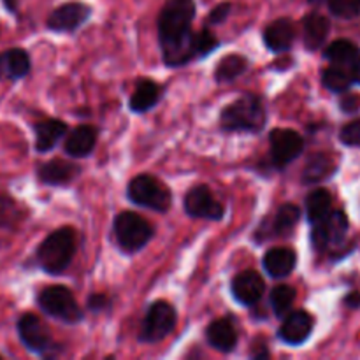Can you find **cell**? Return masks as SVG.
<instances>
[{
    "instance_id": "obj_1",
    "label": "cell",
    "mask_w": 360,
    "mask_h": 360,
    "mask_svg": "<svg viewBox=\"0 0 360 360\" xmlns=\"http://www.w3.org/2000/svg\"><path fill=\"white\" fill-rule=\"evenodd\" d=\"M193 18H195L193 0H167L158 16V37L162 48L178 44L190 37Z\"/></svg>"
},
{
    "instance_id": "obj_2",
    "label": "cell",
    "mask_w": 360,
    "mask_h": 360,
    "mask_svg": "<svg viewBox=\"0 0 360 360\" xmlns=\"http://www.w3.org/2000/svg\"><path fill=\"white\" fill-rule=\"evenodd\" d=\"M266 118L260 97L246 94L221 111L220 127L227 132H259L266 125Z\"/></svg>"
},
{
    "instance_id": "obj_3",
    "label": "cell",
    "mask_w": 360,
    "mask_h": 360,
    "mask_svg": "<svg viewBox=\"0 0 360 360\" xmlns=\"http://www.w3.org/2000/svg\"><path fill=\"white\" fill-rule=\"evenodd\" d=\"M76 253V231L62 227L53 231L37 248L39 266L49 274H60L70 266Z\"/></svg>"
},
{
    "instance_id": "obj_4",
    "label": "cell",
    "mask_w": 360,
    "mask_h": 360,
    "mask_svg": "<svg viewBox=\"0 0 360 360\" xmlns=\"http://www.w3.org/2000/svg\"><path fill=\"white\" fill-rule=\"evenodd\" d=\"M115 236L123 252L136 253L150 243L153 238V229L137 213L123 211L115 218Z\"/></svg>"
},
{
    "instance_id": "obj_5",
    "label": "cell",
    "mask_w": 360,
    "mask_h": 360,
    "mask_svg": "<svg viewBox=\"0 0 360 360\" xmlns=\"http://www.w3.org/2000/svg\"><path fill=\"white\" fill-rule=\"evenodd\" d=\"M39 306L46 315L65 323H77L83 320V311L72 292L63 285H53L44 288L37 297Z\"/></svg>"
},
{
    "instance_id": "obj_6",
    "label": "cell",
    "mask_w": 360,
    "mask_h": 360,
    "mask_svg": "<svg viewBox=\"0 0 360 360\" xmlns=\"http://www.w3.org/2000/svg\"><path fill=\"white\" fill-rule=\"evenodd\" d=\"M127 195L137 206L148 207L153 211H167L171 207L172 195L155 176L139 174L129 183Z\"/></svg>"
},
{
    "instance_id": "obj_7",
    "label": "cell",
    "mask_w": 360,
    "mask_h": 360,
    "mask_svg": "<svg viewBox=\"0 0 360 360\" xmlns=\"http://www.w3.org/2000/svg\"><path fill=\"white\" fill-rule=\"evenodd\" d=\"M174 326L176 309L167 301H155L144 316L139 340L144 343H158L172 333Z\"/></svg>"
},
{
    "instance_id": "obj_8",
    "label": "cell",
    "mask_w": 360,
    "mask_h": 360,
    "mask_svg": "<svg viewBox=\"0 0 360 360\" xmlns=\"http://www.w3.org/2000/svg\"><path fill=\"white\" fill-rule=\"evenodd\" d=\"M185 211L192 218H204V220L213 221L221 220L225 214L224 204L214 199L207 185H197L186 192Z\"/></svg>"
},
{
    "instance_id": "obj_9",
    "label": "cell",
    "mask_w": 360,
    "mask_h": 360,
    "mask_svg": "<svg viewBox=\"0 0 360 360\" xmlns=\"http://www.w3.org/2000/svg\"><path fill=\"white\" fill-rule=\"evenodd\" d=\"M271 158L276 167H287L304 150V139L299 132L290 129H274L269 134Z\"/></svg>"
},
{
    "instance_id": "obj_10",
    "label": "cell",
    "mask_w": 360,
    "mask_h": 360,
    "mask_svg": "<svg viewBox=\"0 0 360 360\" xmlns=\"http://www.w3.org/2000/svg\"><path fill=\"white\" fill-rule=\"evenodd\" d=\"M348 232V218L343 211H330L322 221L313 225V245L316 250L340 246Z\"/></svg>"
},
{
    "instance_id": "obj_11",
    "label": "cell",
    "mask_w": 360,
    "mask_h": 360,
    "mask_svg": "<svg viewBox=\"0 0 360 360\" xmlns=\"http://www.w3.org/2000/svg\"><path fill=\"white\" fill-rule=\"evenodd\" d=\"M18 334L25 347L37 355H46L53 350L51 338L46 333L44 326L34 313H25L18 320Z\"/></svg>"
},
{
    "instance_id": "obj_12",
    "label": "cell",
    "mask_w": 360,
    "mask_h": 360,
    "mask_svg": "<svg viewBox=\"0 0 360 360\" xmlns=\"http://www.w3.org/2000/svg\"><path fill=\"white\" fill-rule=\"evenodd\" d=\"M91 16L90 6L81 2H69L56 7L48 18V28L55 32H74Z\"/></svg>"
},
{
    "instance_id": "obj_13",
    "label": "cell",
    "mask_w": 360,
    "mask_h": 360,
    "mask_svg": "<svg viewBox=\"0 0 360 360\" xmlns=\"http://www.w3.org/2000/svg\"><path fill=\"white\" fill-rule=\"evenodd\" d=\"M313 326H315V320L309 315L308 311H292L288 315H285L283 323H281L280 330V340L283 343L292 345V347H299V345L304 343L313 333Z\"/></svg>"
},
{
    "instance_id": "obj_14",
    "label": "cell",
    "mask_w": 360,
    "mask_h": 360,
    "mask_svg": "<svg viewBox=\"0 0 360 360\" xmlns=\"http://www.w3.org/2000/svg\"><path fill=\"white\" fill-rule=\"evenodd\" d=\"M232 295L243 306H253L262 299L266 283L257 271H243L232 280Z\"/></svg>"
},
{
    "instance_id": "obj_15",
    "label": "cell",
    "mask_w": 360,
    "mask_h": 360,
    "mask_svg": "<svg viewBox=\"0 0 360 360\" xmlns=\"http://www.w3.org/2000/svg\"><path fill=\"white\" fill-rule=\"evenodd\" d=\"M295 39L294 25L287 18L273 21L269 27L264 30V41L266 46L274 53H285L292 48Z\"/></svg>"
},
{
    "instance_id": "obj_16",
    "label": "cell",
    "mask_w": 360,
    "mask_h": 360,
    "mask_svg": "<svg viewBox=\"0 0 360 360\" xmlns=\"http://www.w3.org/2000/svg\"><path fill=\"white\" fill-rule=\"evenodd\" d=\"M30 70V55L21 48L7 49L0 55V81L21 79Z\"/></svg>"
},
{
    "instance_id": "obj_17",
    "label": "cell",
    "mask_w": 360,
    "mask_h": 360,
    "mask_svg": "<svg viewBox=\"0 0 360 360\" xmlns=\"http://www.w3.org/2000/svg\"><path fill=\"white\" fill-rule=\"evenodd\" d=\"M77 174H79V167H77V165L63 162L60 160V158L46 162V164H42L37 171L41 183L53 186L67 185V183L72 181Z\"/></svg>"
},
{
    "instance_id": "obj_18",
    "label": "cell",
    "mask_w": 360,
    "mask_h": 360,
    "mask_svg": "<svg viewBox=\"0 0 360 360\" xmlns=\"http://www.w3.org/2000/svg\"><path fill=\"white\" fill-rule=\"evenodd\" d=\"M97 143V130L90 125H79L67 136L65 153L72 158H83L94 151Z\"/></svg>"
},
{
    "instance_id": "obj_19",
    "label": "cell",
    "mask_w": 360,
    "mask_h": 360,
    "mask_svg": "<svg viewBox=\"0 0 360 360\" xmlns=\"http://www.w3.org/2000/svg\"><path fill=\"white\" fill-rule=\"evenodd\" d=\"M206 340L214 350L229 354L238 345V333L229 320L220 319L210 323V327L206 329Z\"/></svg>"
},
{
    "instance_id": "obj_20",
    "label": "cell",
    "mask_w": 360,
    "mask_h": 360,
    "mask_svg": "<svg viewBox=\"0 0 360 360\" xmlns=\"http://www.w3.org/2000/svg\"><path fill=\"white\" fill-rule=\"evenodd\" d=\"M297 264V255L290 248H273L264 257V269L271 278H287Z\"/></svg>"
},
{
    "instance_id": "obj_21",
    "label": "cell",
    "mask_w": 360,
    "mask_h": 360,
    "mask_svg": "<svg viewBox=\"0 0 360 360\" xmlns=\"http://www.w3.org/2000/svg\"><path fill=\"white\" fill-rule=\"evenodd\" d=\"M302 30H304V44L309 51H316L322 48L329 35L330 23L322 14L311 13L302 20Z\"/></svg>"
},
{
    "instance_id": "obj_22",
    "label": "cell",
    "mask_w": 360,
    "mask_h": 360,
    "mask_svg": "<svg viewBox=\"0 0 360 360\" xmlns=\"http://www.w3.org/2000/svg\"><path fill=\"white\" fill-rule=\"evenodd\" d=\"M35 129V150L46 153V151L53 150L67 134V125L60 120H46V122H39Z\"/></svg>"
},
{
    "instance_id": "obj_23",
    "label": "cell",
    "mask_w": 360,
    "mask_h": 360,
    "mask_svg": "<svg viewBox=\"0 0 360 360\" xmlns=\"http://www.w3.org/2000/svg\"><path fill=\"white\" fill-rule=\"evenodd\" d=\"M162 97V88L150 79H143L130 97V109L134 112H146L157 105Z\"/></svg>"
},
{
    "instance_id": "obj_24",
    "label": "cell",
    "mask_w": 360,
    "mask_h": 360,
    "mask_svg": "<svg viewBox=\"0 0 360 360\" xmlns=\"http://www.w3.org/2000/svg\"><path fill=\"white\" fill-rule=\"evenodd\" d=\"M330 207H333V197L326 188L313 190L306 199V214L311 225L322 221L333 211Z\"/></svg>"
},
{
    "instance_id": "obj_25",
    "label": "cell",
    "mask_w": 360,
    "mask_h": 360,
    "mask_svg": "<svg viewBox=\"0 0 360 360\" xmlns=\"http://www.w3.org/2000/svg\"><path fill=\"white\" fill-rule=\"evenodd\" d=\"M336 171V164H334L333 157L326 153L313 155L308 160L304 169V183H319L323 179H329V176L334 174Z\"/></svg>"
},
{
    "instance_id": "obj_26",
    "label": "cell",
    "mask_w": 360,
    "mask_h": 360,
    "mask_svg": "<svg viewBox=\"0 0 360 360\" xmlns=\"http://www.w3.org/2000/svg\"><path fill=\"white\" fill-rule=\"evenodd\" d=\"M246 69H248V62H246L245 56L227 55L218 62L217 69H214V79L218 83H229V81H234L236 77L241 76Z\"/></svg>"
},
{
    "instance_id": "obj_27",
    "label": "cell",
    "mask_w": 360,
    "mask_h": 360,
    "mask_svg": "<svg viewBox=\"0 0 360 360\" xmlns=\"http://www.w3.org/2000/svg\"><path fill=\"white\" fill-rule=\"evenodd\" d=\"M326 58L330 60L336 65H352L354 60L360 55L359 48L350 41H334L333 44L327 46Z\"/></svg>"
},
{
    "instance_id": "obj_28",
    "label": "cell",
    "mask_w": 360,
    "mask_h": 360,
    "mask_svg": "<svg viewBox=\"0 0 360 360\" xmlns=\"http://www.w3.org/2000/svg\"><path fill=\"white\" fill-rule=\"evenodd\" d=\"M299 220H301V210L295 204H283L273 220V232L276 236H285L297 225Z\"/></svg>"
},
{
    "instance_id": "obj_29",
    "label": "cell",
    "mask_w": 360,
    "mask_h": 360,
    "mask_svg": "<svg viewBox=\"0 0 360 360\" xmlns=\"http://www.w3.org/2000/svg\"><path fill=\"white\" fill-rule=\"evenodd\" d=\"M295 301V290L288 285H278L271 292V306H273L274 315L283 319L285 315L292 311V306Z\"/></svg>"
},
{
    "instance_id": "obj_30",
    "label": "cell",
    "mask_w": 360,
    "mask_h": 360,
    "mask_svg": "<svg viewBox=\"0 0 360 360\" xmlns=\"http://www.w3.org/2000/svg\"><path fill=\"white\" fill-rule=\"evenodd\" d=\"M323 86L334 94H345L350 88L352 77L341 67H329L322 74Z\"/></svg>"
},
{
    "instance_id": "obj_31",
    "label": "cell",
    "mask_w": 360,
    "mask_h": 360,
    "mask_svg": "<svg viewBox=\"0 0 360 360\" xmlns=\"http://www.w3.org/2000/svg\"><path fill=\"white\" fill-rule=\"evenodd\" d=\"M329 9L334 16L352 20L360 16V0H327Z\"/></svg>"
},
{
    "instance_id": "obj_32",
    "label": "cell",
    "mask_w": 360,
    "mask_h": 360,
    "mask_svg": "<svg viewBox=\"0 0 360 360\" xmlns=\"http://www.w3.org/2000/svg\"><path fill=\"white\" fill-rule=\"evenodd\" d=\"M193 42H195V56H207L211 51L218 48V39L214 37V34L207 28L197 32L195 37H193Z\"/></svg>"
},
{
    "instance_id": "obj_33",
    "label": "cell",
    "mask_w": 360,
    "mask_h": 360,
    "mask_svg": "<svg viewBox=\"0 0 360 360\" xmlns=\"http://www.w3.org/2000/svg\"><path fill=\"white\" fill-rule=\"evenodd\" d=\"M341 143L347 146H360V120L347 123L340 132Z\"/></svg>"
},
{
    "instance_id": "obj_34",
    "label": "cell",
    "mask_w": 360,
    "mask_h": 360,
    "mask_svg": "<svg viewBox=\"0 0 360 360\" xmlns=\"http://www.w3.org/2000/svg\"><path fill=\"white\" fill-rule=\"evenodd\" d=\"M231 7L232 6L229 2L218 4V6L214 7L213 11H211L210 16H207V23H210V25L224 23V21L229 18V14H231Z\"/></svg>"
},
{
    "instance_id": "obj_35",
    "label": "cell",
    "mask_w": 360,
    "mask_h": 360,
    "mask_svg": "<svg viewBox=\"0 0 360 360\" xmlns=\"http://www.w3.org/2000/svg\"><path fill=\"white\" fill-rule=\"evenodd\" d=\"M13 211H14V202L13 200L6 199V197H0V227L7 225L13 220Z\"/></svg>"
},
{
    "instance_id": "obj_36",
    "label": "cell",
    "mask_w": 360,
    "mask_h": 360,
    "mask_svg": "<svg viewBox=\"0 0 360 360\" xmlns=\"http://www.w3.org/2000/svg\"><path fill=\"white\" fill-rule=\"evenodd\" d=\"M341 108L345 112H355L360 109V95L345 94L341 98Z\"/></svg>"
},
{
    "instance_id": "obj_37",
    "label": "cell",
    "mask_w": 360,
    "mask_h": 360,
    "mask_svg": "<svg viewBox=\"0 0 360 360\" xmlns=\"http://www.w3.org/2000/svg\"><path fill=\"white\" fill-rule=\"evenodd\" d=\"M108 306H109V299L105 297L104 294H95L88 297V308H90L91 311H102V309H105Z\"/></svg>"
},
{
    "instance_id": "obj_38",
    "label": "cell",
    "mask_w": 360,
    "mask_h": 360,
    "mask_svg": "<svg viewBox=\"0 0 360 360\" xmlns=\"http://www.w3.org/2000/svg\"><path fill=\"white\" fill-rule=\"evenodd\" d=\"M345 302H347L348 308H359V306H360V294H359V292H352L350 295H347Z\"/></svg>"
},
{
    "instance_id": "obj_39",
    "label": "cell",
    "mask_w": 360,
    "mask_h": 360,
    "mask_svg": "<svg viewBox=\"0 0 360 360\" xmlns=\"http://www.w3.org/2000/svg\"><path fill=\"white\" fill-rule=\"evenodd\" d=\"M352 81L360 84V55L352 63Z\"/></svg>"
},
{
    "instance_id": "obj_40",
    "label": "cell",
    "mask_w": 360,
    "mask_h": 360,
    "mask_svg": "<svg viewBox=\"0 0 360 360\" xmlns=\"http://www.w3.org/2000/svg\"><path fill=\"white\" fill-rule=\"evenodd\" d=\"M2 2L6 4L7 11H11V13H16L18 2H20V0H2Z\"/></svg>"
},
{
    "instance_id": "obj_41",
    "label": "cell",
    "mask_w": 360,
    "mask_h": 360,
    "mask_svg": "<svg viewBox=\"0 0 360 360\" xmlns=\"http://www.w3.org/2000/svg\"><path fill=\"white\" fill-rule=\"evenodd\" d=\"M311 4H322V2H327V0H309Z\"/></svg>"
},
{
    "instance_id": "obj_42",
    "label": "cell",
    "mask_w": 360,
    "mask_h": 360,
    "mask_svg": "<svg viewBox=\"0 0 360 360\" xmlns=\"http://www.w3.org/2000/svg\"><path fill=\"white\" fill-rule=\"evenodd\" d=\"M0 359H2V357H0Z\"/></svg>"
}]
</instances>
